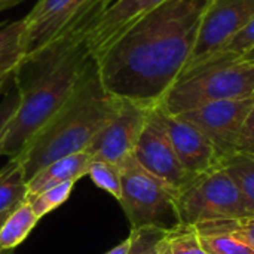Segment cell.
Returning a JSON list of instances; mask_svg holds the SVG:
<instances>
[{
    "instance_id": "24",
    "label": "cell",
    "mask_w": 254,
    "mask_h": 254,
    "mask_svg": "<svg viewBox=\"0 0 254 254\" xmlns=\"http://www.w3.org/2000/svg\"><path fill=\"white\" fill-rule=\"evenodd\" d=\"M196 229L202 231H219L229 234L240 241L246 243L254 250V216H247L235 220H226V222H211L195 226Z\"/></svg>"
},
{
    "instance_id": "8",
    "label": "cell",
    "mask_w": 254,
    "mask_h": 254,
    "mask_svg": "<svg viewBox=\"0 0 254 254\" xmlns=\"http://www.w3.org/2000/svg\"><path fill=\"white\" fill-rule=\"evenodd\" d=\"M153 107L119 98V106L110 121L95 135L85 150L91 159L121 165L132 156L140 134Z\"/></svg>"
},
{
    "instance_id": "2",
    "label": "cell",
    "mask_w": 254,
    "mask_h": 254,
    "mask_svg": "<svg viewBox=\"0 0 254 254\" xmlns=\"http://www.w3.org/2000/svg\"><path fill=\"white\" fill-rule=\"evenodd\" d=\"M97 15L19 64L13 73L19 106L0 134V156L16 158L68 100L95 60L86 42V31Z\"/></svg>"
},
{
    "instance_id": "16",
    "label": "cell",
    "mask_w": 254,
    "mask_h": 254,
    "mask_svg": "<svg viewBox=\"0 0 254 254\" xmlns=\"http://www.w3.org/2000/svg\"><path fill=\"white\" fill-rule=\"evenodd\" d=\"M28 196L27 179L21 162L10 158L0 170V213L15 210Z\"/></svg>"
},
{
    "instance_id": "33",
    "label": "cell",
    "mask_w": 254,
    "mask_h": 254,
    "mask_svg": "<svg viewBox=\"0 0 254 254\" xmlns=\"http://www.w3.org/2000/svg\"><path fill=\"white\" fill-rule=\"evenodd\" d=\"M112 1H113V0H103V4H104V7H106L109 3H112Z\"/></svg>"
},
{
    "instance_id": "29",
    "label": "cell",
    "mask_w": 254,
    "mask_h": 254,
    "mask_svg": "<svg viewBox=\"0 0 254 254\" xmlns=\"http://www.w3.org/2000/svg\"><path fill=\"white\" fill-rule=\"evenodd\" d=\"M13 210H10V211H4V213H0V226L3 225V222L7 219V216L12 213ZM0 254H13V250H4V249H1L0 247Z\"/></svg>"
},
{
    "instance_id": "26",
    "label": "cell",
    "mask_w": 254,
    "mask_h": 254,
    "mask_svg": "<svg viewBox=\"0 0 254 254\" xmlns=\"http://www.w3.org/2000/svg\"><path fill=\"white\" fill-rule=\"evenodd\" d=\"M235 152H250L254 153V106L252 107L241 132L237 140Z\"/></svg>"
},
{
    "instance_id": "5",
    "label": "cell",
    "mask_w": 254,
    "mask_h": 254,
    "mask_svg": "<svg viewBox=\"0 0 254 254\" xmlns=\"http://www.w3.org/2000/svg\"><path fill=\"white\" fill-rule=\"evenodd\" d=\"M119 168L122 192L118 202L129 220L131 231L170 232L180 226L173 189L146 171L134 156L124 161Z\"/></svg>"
},
{
    "instance_id": "15",
    "label": "cell",
    "mask_w": 254,
    "mask_h": 254,
    "mask_svg": "<svg viewBox=\"0 0 254 254\" xmlns=\"http://www.w3.org/2000/svg\"><path fill=\"white\" fill-rule=\"evenodd\" d=\"M219 167L234 180L249 214L254 216V153L232 152L220 158Z\"/></svg>"
},
{
    "instance_id": "31",
    "label": "cell",
    "mask_w": 254,
    "mask_h": 254,
    "mask_svg": "<svg viewBox=\"0 0 254 254\" xmlns=\"http://www.w3.org/2000/svg\"><path fill=\"white\" fill-rule=\"evenodd\" d=\"M12 76H13V74H12ZM12 76H1V77H0V92L4 91V88L7 86V83H9V80L12 79Z\"/></svg>"
},
{
    "instance_id": "30",
    "label": "cell",
    "mask_w": 254,
    "mask_h": 254,
    "mask_svg": "<svg viewBox=\"0 0 254 254\" xmlns=\"http://www.w3.org/2000/svg\"><path fill=\"white\" fill-rule=\"evenodd\" d=\"M19 1H22V0H0V12L9 9V7H12L15 4H18Z\"/></svg>"
},
{
    "instance_id": "19",
    "label": "cell",
    "mask_w": 254,
    "mask_h": 254,
    "mask_svg": "<svg viewBox=\"0 0 254 254\" xmlns=\"http://www.w3.org/2000/svg\"><path fill=\"white\" fill-rule=\"evenodd\" d=\"M254 48V18L250 24H247L235 37H232L222 49H219L216 54L204 60L201 64H198L195 68L207 65V64H217V63H232L238 61L244 54H247L250 49ZM192 68V70H195ZM190 70V71H192ZM189 73V71H188ZM186 74V73H185Z\"/></svg>"
},
{
    "instance_id": "22",
    "label": "cell",
    "mask_w": 254,
    "mask_h": 254,
    "mask_svg": "<svg viewBox=\"0 0 254 254\" xmlns=\"http://www.w3.org/2000/svg\"><path fill=\"white\" fill-rule=\"evenodd\" d=\"M86 176H89V179L95 183V186L106 190L107 193H110L112 196H115L119 201L121 192H122L119 165H115V164L106 162V161L92 159L88 167Z\"/></svg>"
},
{
    "instance_id": "32",
    "label": "cell",
    "mask_w": 254,
    "mask_h": 254,
    "mask_svg": "<svg viewBox=\"0 0 254 254\" xmlns=\"http://www.w3.org/2000/svg\"><path fill=\"white\" fill-rule=\"evenodd\" d=\"M240 60H244V61H249V63H254V48L250 49L247 54H244Z\"/></svg>"
},
{
    "instance_id": "28",
    "label": "cell",
    "mask_w": 254,
    "mask_h": 254,
    "mask_svg": "<svg viewBox=\"0 0 254 254\" xmlns=\"http://www.w3.org/2000/svg\"><path fill=\"white\" fill-rule=\"evenodd\" d=\"M134 241H135V232L131 231L129 237L125 241H122L121 244H118L115 249H112L110 252H107L106 254H131L132 247H134Z\"/></svg>"
},
{
    "instance_id": "14",
    "label": "cell",
    "mask_w": 254,
    "mask_h": 254,
    "mask_svg": "<svg viewBox=\"0 0 254 254\" xmlns=\"http://www.w3.org/2000/svg\"><path fill=\"white\" fill-rule=\"evenodd\" d=\"M91 161L92 159L86 152H79L48 164L27 182L28 195H37L65 182L76 183L79 179L86 176Z\"/></svg>"
},
{
    "instance_id": "11",
    "label": "cell",
    "mask_w": 254,
    "mask_h": 254,
    "mask_svg": "<svg viewBox=\"0 0 254 254\" xmlns=\"http://www.w3.org/2000/svg\"><path fill=\"white\" fill-rule=\"evenodd\" d=\"M254 106V95L213 101L177 115L198 127L216 146L220 158L235 152L241 128Z\"/></svg>"
},
{
    "instance_id": "18",
    "label": "cell",
    "mask_w": 254,
    "mask_h": 254,
    "mask_svg": "<svg viewBox=\"0 0 254 254\" xmlns=\"http://www.w3.org/2000/svg\"><path fill=\"white\" fill-rule=\"evenodd\" d=\"M40 219L34 214L28 201L21 202L0 226V247L15 250L33 231Z\"/></svg>"
},
{
    "instance_id": "27",
    "label": "cell",
    "mask_w": 254,
    "mask_h": 254,
    "mask_svg": "<svg viewBox=\"0 0 254 254\" xmlns=\"http://www.w3.org/2000/svg\"><path fill=\"white\" fill-rule=\"evenodd\" d=\"M18 106H19V92L15 88L12 92L9 91L0 101V134L3 132V129L7 125V122L10 121V118L15 115Z\"/></svg>"
},
{
    "instance_id": "6",
    "label": "cell",
    "mask_w": 254,
    "mask_h": 254,
    "mask_svg": "<svg viewBox=\"0 0 254 254\" xmlns=\"http://www.w3.org/2000/svg\"><path fill=\"white\" fill-rule=\"evenodd\" d=\"M174 201L180 225L186 226L250 216L237 185L220 167L193 176L174 193Z\"/></svg>"
},
{
    "instance_id": "23",
    "label": "cell",
    "mask_w": 254,
    "mask_h": 254,
    "mask_svg": "<svg viewBox=\"0 0 254 254\" xmlns=\"http://www.w3.org/2000/svg\"><path fill=\"white\" fill-rule=\"evenodd\" d=\"M165 241L170 254H208L201 244L199 234L195 226L180 225L165 234Z\"/></svg>"
},
{
    "instance_id": "25",
    "label": "cell",
    "mask_w": 254,
    "mask_h": 254,
    "mask_svg": "<svg viewBox=\"0 0 254 254\" xmlns=\"http://www.w3.org/2000/svg\"><path fill=\"white\" fill-rule=\"evenodd\" d=\"M135 232V241L131 254H159L161 241L167 232L158 229H140Z\"/></svg>"
},
{
    "instance_id": "17",
    "label": "cell",
    "mask_w": 254,
    "mask_h": 254,
    "mask_svg": "<svg viewBox=\"0 0 254 254\" xmlns=\"http://www.w3.org/2000/svg\"><path fill=\"white\" fill-rule=\"evenodd\" d=\"M24 18L0 25V77L12 76L24 60Z\"/></svg>"
},
{
    "instance_id": "1",
    "label": "cell",
    "mask_w": 254,
    "mask_h": 254,
    "mask_svg": "<svg viewBox=\"0 0 254 254\" xmlns=\"http://www.w3.org/2000/svg\"><path fill=\"white\" fill-rule=\"evenodd\" d=\"M213 0H170L125 30L95 58L106 91L149 107L188 67Z\"/></svg>"
},
{
    "instance_id": "3",
    "label": "cell",
    "mask_w": 254,
    "mask_h": 254,
    "mask_svg": "<svg viewBox=\"0 0 254 254\" xmlns=\"http://www.w3.org/2000/svg\"><path fill=\"white\" fill-rule=\"evenodd\" d=\"M118 106L119 98L103 86L94 60L64 106L16 156L27 182L48 164L85 152L115 115Z\"/></svg>"
},
{
    "instance_id": "21",
    "label": "cell",
    "mask_w": 254,
    "mask_h": 254,
    "mask_svg": "<svg viewBox=\"0 0 254 254\" xmlns=\"http://www.w3.org/2000/svg\"><path fill=\"white\" fill-rule=\"evenodd\" d=\"M73 188H74V182H65L58 186L49 188L37 195H28L27 201L33 208L34 214L39 219H42L43 216H46L48 213L54 211L61 204H64L68 199Z\"/></svg>"
},
{
    "instance_id": "10",
    "label": "cell",
    "mask_w": 254,
    "mask_h": 254,
    "mask_svg": "<svg viewBox=\"0 0 254 254\" xmlns=\"http://www.w3.org/2000/svg\"><path fill=\"white\" fill-rule=\"evenodd\" d=\"M132 156L146 171L173 189L174 193L192 179V176L183 168L170 141L156 112V106L149 113Z\"/></svg>"
},
{
    "instance_id": "13",
    "label": "cell",
    "mask_w": 254,
    "mask_h": 254,
    "mask_svg": "<svg viewBox=\"0 0 254 254\" xmlns=\"http://www.w3.org/2000/svg\"><path fill=\"white\" fill-rule=\"evenodd\" d=\"M170 0H113L92 19L86 42L94 58L104 52L134 22Z\"/></svg>"
},
{
    "instance_id": "20",
    "label": "cell",
    "mask_w": 254,
    "mask_h": 254,
    "mask_svg": "<svg viewBox=\"0 0 254 254\" xmlns=\"http://www.w3.org/2000/svg\"><path fill=\"white\" fill-rule=\"evenodd\" d=\"M196 231L199 234L204 250L208 254H254V250L250 246L229 234L219 231Z\"/></svg>"
},
{
    "instance_id": "4",
    "label": "cell",
    "mask_w": 254,
    "mask_h": 254,
    "mask_svg": "<svg viewBox=\"0 0 254 254\" xmlns=\"http://www.w3.org/2000/svg\"><path fill=\"white\" fill-rule=\"evenodd\" d=\"M254 95V63L244 60L198 67L182 74L158 104L177 116L204 104Z\"/></svg>"
},
{
    "instance_id": "9",
    "label": "cell",
    "mask_w": 254,
    "mask_h": 254,
    "mask_svg": "<svg viewBox=\"0 0 254 254\" xmlns=\"http://www.w3.org/2000/svg\"><path fill=\"white\" fill-rule=\"evenodd\" d=\"M254 18V0H213L183 74L222 49Z\"/></svg>"
},
{
    "instance_id": "7",
    "label": "cell",
    "mask_w": 254,
    "mask_h": 254,
    "mask_svg": "<svg viewBox=\"0 0 254 254\" xmlns=\"http://www.w3.org/2000/svg\"><path fill=\"white\" fill-rule=\"evenodd\" d=\"M103 9V0H37L30 13L24 16V60L40 54Z\"/></svg>"
},
{
    "instance_id": "12",
    "label": "cell",
    "mask_w": 254,
    "mask_h": 254,
    "mask_svg": "<svg viewBox=\"0 0 254 254\" xmlns=\"http://www.w3.org/2000/svg\"><path fill=\"white\" fill-rule=\"evenodd\" d=\"M159 119L183 165L193 177L219 167L220 155L211 140L189 121L173 116L156 106Z\"/></svg>"
}]
</instances>
